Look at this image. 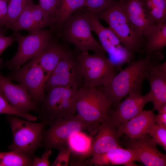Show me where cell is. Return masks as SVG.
<instances>
[{
  "label": "cell",
  "mask_w": 166,
  "mask_h": 166,
  "mask_svg": "<svg viewBox=\"0 0 166 166\" xmlns=\"http://www.w3.org/2000/svg\"><path fill=\"white\" fill-rule=\"evenodd\" d=\"M33 158L21 152H0V166H32Z\"/></svg>",
  "instance_id": "obj_27"
},
{
  "label": "cell",
  "mask_w": 166,
  "mask_h": 166,
  "mask_svg": "<svg viewBox=\"0 0 166 166\" xmlns=\"http://www.w3.org/2000/svg\"><path fill=\"white\" fill-rule=\"evenodd\" d=\"M61 0H39L38 5L55 20L60 7Z\"/></svg>",
  "instance_id": "obj_30"
},
{
  "label": "cell",
  "mask_w": 166,
  "mask_h": 166,
  "mask_svg": "<svg viewBox=\"0 0 166 166\" xmlns=\"http://www.w3.org/2000/svg\"><path fill=\"white\" fill-rule=\"evenodd\" d=\"M105 52L101 51L90 55L81 52L77 56L84 80V86L94 87L109 83L117 74L115 67Z\"/></svg>",
  "instance_id": "obj_8"
},
{
  "label": "cell",
  "mask_w": 166,
  "mask_h": 166,
  "mask_svg": "<svg viewBox=\"0 0 166 166\" xmlns=\"http://www.w3.org/2000/svg\"><path fill=\"white\" fill-rule=\"evenodd\" d=\"M54 30H41L22 35L18 31L14 33L18 48L15 55L4 64L10 69L20 67L28 61L35 57L45 49L50 40L54 36Z\"/></svg>",
  "instance_id": "obj_9"
},
{
  "label": "cell",
  "mask_w": 166,
  "mask_h": 166,
  "mask_svg": "<svg viewBox=\"0 0 166 166\" xmlns=\"http://www.w3.org/2000/svg\"><path fill=\"white\" fill-rule=\"evenodd\" d=\"M147 17L154 24L166 19V0H140Z\"/></svg>",
  "instance_id": "obj_26"
},
{
  "label": "cell",
  "mask_w": 166,
  "mask_h": 166,
  "mask_svg": "<svg viewBox=\"0 0 166 166\" xmlns=\"http://www.w3.org/2000/svg\"><path fill=\"white\" fill-rule=\"evenodd\" d=\"M78 90L73 87H59L45 92L44 100L37 111L38 118L49 125L57 118L75 116Z\"/></svg>",
  "instance_id": "obj_3"
},
{
  "label": "cell",
  "mask_w": 166,
  "mask_h": 166,
  "mask_svg": "<svg viewBox=\"0 0 166 166\" xmlns=\"http://www.w3.org/2000/svg\"><path fill=\"white\" fill-rule=\"evenodd\" d=\"M59 87H73L78 89L84 87L81 69L74 54L65 57L57 65L46 81L45 92Z\"/></svg>",
  "instance_id": "obj_12"
},
{
  "label": "cell",
  "mask_w": 166,
  "mask_h": 166,
  "mask_svg": "<svg viewBox=\"0 0 166 166\" xmlns=\"http://www.w3.org/2000/svg\"><path fill=\"white\" fill-rule=\"evenodd\" d=\"M9 0H0V26L5 27L7 20Z\"/></svg>",
  "instance_id": "obj_36"
},
{
  "label": "cell",
  "mask_w": 166,
  "mask_h": 166,
  "mask_svg": "<svg viewBox=\"0 0 166 166\" xmlns=\"http://www.w3.org/2000/svg\"><path fill=\"white\" fill-rule=\"evenodd\" d=\"M146 79L150 86L154 109L159 111L166 104V62L153 66L147 73Z\"/></svg>",
  "instance_id": "obj_20"
},
{
  "label": "cell",
  "mask_w": 166,
  "mask_h": 166,
  "mask_svg": "<svg viewBox=\"0 0 166 166\" xmlns=\"http://www.w3.org/2000/svg\"><path fill=\"white\" fill-rule=\"evenodd\" d=\"M156 115L152 110H143L136 117L119 125L118 129L128 140L139 139L149 134L156 124Z\"/></svg>",
  "instance_id": "obj_21"
},
{
  "label": "cell",
  "mask_w": 166,
  "mask_h": 166,
  "mask_svg": "<svg viewBox=\"0 0 166 166\" xmlns=\"http://www.w3.org/2000/svg\"><path fill=\"white\" fill-rule=\"evenodd\" d=\"M33 2V0H9L5 26L6 30L16 21L26 7Z\"/></svg>",
  "instance_id": "obj_28"
},
{
  "label": "cell",
  "mask_w": 166,
  "mask_h": 166,
  "mask_svg": "<svg viewBox=\"0 0 166 166\" xmlns=\"http://www.w3.org/2000/svg\"><path fill=\"white\" fill-rule=\"evenodd\" d=\"M51 150H45L40 158L34 156L33 158L32 166H49L50 162L49 159L52 154Z\"/></svg>",
  "instance_id": "obj_35"
},
{
  "label": "cell",
  "mask_w": 166,
  "mask_h": 166,
  "mask_svg": "<svg viewBox=\"0 0 166 166\" xmlns=\"http://www.w3.org/2000/svg\"><path fill=\"white\" fill-rule=\"evenodd\" d=\"M158 112V114L156 116L155 124L166 126V104L164 105Z\"/></svg>",
  "instance_id": "obj_37"
},
{
  "label": "cell",
  "mask_w": 166,
  "mask_h": 166,
  "mask_svg": "<svg viewBox=\"0 0 166 166\" xmlns=\"http://www.w3.org/2000/svg\"><path fill=\"white\" fill-rule=\"evenodd\" d=\"M55 21V19L38 4H35L33 2L26 7L8 29H11L14 32L25 30L31 33L48 26L53 28Z\"/></svg>",
  "instance_id": "obj_15"
},
{
  "label": "cell",
  "mask_w": 166,
  "mask_h": 166,
  "mask_svg": "<svg viewBox=\"0 0 166 166\" xmlns=\"http://www.w3.org/2000/svg\"><path fill=\"white\" fill-rule=\"evenodd\" d=\"M13 135V141L8 148L10 151L24 153L33 158L35 152L42 147V134L46 124L22 120L7 115Z\"/></svg>",
  "instance_id": "obj_6"
},
{
  "label": "cell",
  "mask_w": 166,
  "mask_h": 166,
  "mask_svg": "<svg viewBox=\"0 0 166 166\" xmlns=\"http://www.w3.org/2000/svg\"><path fill=\"white\" fill-rule=\"evenodd\" d=\"M128 148L137 152L139 162L147 166H165L166 154L157 149V144L149 134L134 140L127 142Z\"/></svg>",
  "instance_id": "obj_18"
},
{
  "label": "cell",
  "mask_w": 166,
  "mask_h": 166,
  "mask_svg": "<svg viewBox=\"0 0 166 166\" xmlns=\"http://www.w3.org/2000/svg\"><path fill=\"white\" fill-rule=\"evenodd\" d=\"M12 70L6 77L23 85L39 107L45 98L48 79L42 68L34 58L22 67Z\"/></svg>",
  "instance_id": "obj_11"
},
{
  "label": "cell",
  "mask_w": 166,
  "mask_h": 166,
  "mask_svg": "<svg viewBox=\"0 0 166 166\" xmlns=\"http://www.w3.org/2000/svg\"><path fill=\"white\" fill-rule=\"evenodd\" d=\"M86 0H61L53 28L56 34L60 32L69 18L77 11L86 7Z\"/></svg>",
  "instance_id": "obj_25"
},
{
  "label": "cell",
  "mask_w": 166,
  "mask_h": 166,
  "mask_svg": "<svg viewBox=\"0 0 166 166\" xmlns=\"http://www.w3.org/2000/svg\"><path fill=\"white\" fill-rule=\"evenodd\" d=\"M109 0H86V7L95 14L103 10L107 6Z\"/></svg>",
  "instance_id": "obj_34"
},
{
  "label": "cell",
  "mask_w": 166,
  "mask_h": 166,
  "mask_svg": "<svg viewBox=\"0 0 166 166\" xmlns=\"http://www.w3.org/2000/svg\"><path fill=\"white\" fill-rule=\"evenodd\" d=\"M152 100L149 92L142 95L141 92L131 91L125 99L117 105L115 110L109 109V117L118 127L139 114L143 111L145 105Z\"/></svg>",
  "instance_id": "obj_14"
},
{
  "label": "cell",
  "mask_w": 166,
  "mask_h": 166,
  "mask_svg": "<svg viewBox=\"0 0 166 166\" xmlns=\"http://www.w3.org/2000/svg\"><path fill=\"white\" fill-rule=\"evenodd\" d=\"M145 43L142 49L145 55L162 52L166 46V22L150 26L144 36Z\"/></svg>",
  "instance_id": "obj_24"
},
{
  "label": "cell",
  "mask_w": 166,
  "mask_h": 166,
  "mask_svg": "<svg viewBox=\"0 0 166 166\" xmlns=\"http://www.w3.org/2000/svg\"><path fill=\"white\" fill-rule=\"evenodd\" d=\"M74 54L65 42H61L56 35L50 40L44 51L34 58L49 77L58 63L65 57Z\"/></svg>",
  "instance_id": "obj_17"
},
{
  "label": "cell",
  "mask_w": 166,
  "mask_h": 166,
  "mask_svg": "<svg viewBox=\"0 0 166 166\" xmlns=\"http://www.w3.org/2000/svg\"><path fill=\"white\" fill-rule=\"evenodd\" d=\"M163 57L162 52H157L132 61L109 83L101 86L100 88L111 106L116 107L131 91L141 92L143 82L149 70Z\"/></svg>",
  "instance_id": "obj_1"
},
{
  "label": "cell",
  "mask_w": 166,
  "mask_h": 166,
  "mask_svg": "<svg viewBox=\"0 0 166 166\" xmlns=\"http://www.w3.org/2000/svg\"><path fill=\"white\" fill-rule=\"evenodd\" d=\"M87 17L92 31L98 37L101 45L110 57L109 59L117 71H120L124 64L129 63L133 60L134 54L128 51L119 39L110 28L103 26L96 14L87 7L83 8Z\"/></svg>",
  "instance_id": "obj_10"
},
{
  "label": "cell",
  "mask_w": 166,
  "mask_h": 166,
  "mask_svg": "<svg viewBox=\"0 0 166 166\" xmlns=\"http://www.w3.org/2000/svg\"><path fill=\"white\" fill-rule=\"evenodd\" d=\"M122 135L109 116L97 128L95 138L88 153L89 158L95 154L121 147L119 139Z\"/></svg>",
  "instance_id": "obj_16"
},
{
  "label": "cell",
  "mask_w": 166,
  "mask_h": 166,
  "mask_svg": "<svg viewBox=\"0 0 166 166\" xmlns=\"http://www.w3.org/2000/svg\"><path fill=\"white\" fill-rule=\"evenodd\" d=\"M6 30L4 27L0 26V57L4 50L15 41L14 34L10 36H5Z\"/></svg>",
  "instance_id": "obj_33"
},
{
  "label": "cell",
  "mask_w": 166,
  "mask_h": 166,
  "mask_svg": "<svg viewBox=\"0 0 166 166\" xmlns=\"http://www.w3.org/2000/svg\"><path fill=\"white\" fill-rule=\"evenodd\" d=\"M135 161H139L138 154L135 149L117 148L105 152L93 155L86 160L84 166L125 165L135 166Z\"/></svg>",
  "instance_id": "obj_19"
},
{
  "label": "cell",
  "mask_w": 166,
  "mask_h": 166,
  "mask_svg": "<svg viewBox=\"0 0 166 166\" xmlns=\"http://www.w3.org/2000/svg\"><path fill=\"white\" fill-rule=\"evenodd\" d=\"M111 105L100 88L83 87L78 89L76 105L78 115L95 127L109 116Z\"/></svg>",
  "instance_id": "obj_7"
},
{
  "label": "cell",
  "mask_w": 166,
  "mask_h": 166,
  "mask_svg": "<svg viewBox=\"0 0 166 166\" xmlns=\"http://www.w3.org/2000/svg\"><path fill=\"white\" fill-rule=\"evenodd\" d=\"M71 151L68 147L59 151V152L52 165V166L68 165Z\"/></svg>",
  "instance_id": "obj_32"
},
{
  "label": "cell",
  "mask_w": 166,
  "mask_h": 166,
  "mask_svg": "<svg viewBox=\"0 0 166 166\" xmlns=\"http://www.w3.org/2000/svg\"><path fill=\"white\" fill-rule=\"evenodd\" d=\"M0 59V95L14 108L24 114L31 111H37L39 106L32 100L26 89L22 85L14 84L7 77L4 76L1 70L4 66Z\"/></svg>",
  "instance_id": "obj_13"
},
{
  "label": "cell",
  "mask_w": 166,
  "mask_h": 166,
  "mask_svg": "<svg viewBox=\"0 0 166 166\" xmlns=\"http://www.w3.org/2000/svg\"><path fill=\"white\" fill-rule=\"evenodd\" d=\"M149 134L157 144L166 150V126L155 124L151 130Z\"/></svg>",
  "instance_id": "obj_29"
},
{
  "label": "cell",
  "mask_w": 166,
  "mask_h": 166,
  "mask_svg": "<svg viewBox=\"0 0 166 166\" xmlns=\"http://www.w3.org/2000/svg\"><path fill=\"white\" fill-rule=\"evenodd\" d=\"M95 14L99 19L107 23L128 51L134 54L142 51L144 40L136 33L127 17L122 0H109L106 6Z\"/></svg>",
  "instance_id": "obj_2"
},
{
  "label": "cell",
  "mask_w": 166,
  "mask_h": 166,
  "mask_svg": "<svg viewBox=\"0 0 166 166\" xmlns=\"http://www.w3.org/2000/svg\"><path fill=\"white\" fill-rule=\"evenodd\" d=\"M127 17L138 36H144L153 24L145 14L140 0H122Z\"/></svg>",
  "instance_id": "obj_23"
},
{
  "label": "cell",
  "mask_w": 166,
  "mask_h": 166,
  "mask_svg": "<svg viewBox=\"0 0 166 166\" xmlns=\"http://www.w3.org/2000/svg\"><path fill=\"white\" fill-rule=\"evenodd\" d=\"M49 128L43 129L42 147L45 150L56 149L59 151L68 147L69 139L76 132L86 130L93 136L97 128L83 120L78 115L69 118H57L49 124Z\"/></svg>",
  "instance_id": "obj_4"
},
{
  "label": "cell",
  "mask_w": 166,
  "mask_h": 166,
  "mask_svg": "<svg viewBox=\"0 0 166 166\" xmlns=\"http://www.w3.org/2000/svg\"><path fill=\"white\" fill-rule=\"evenodd\" d=\"M93 137L80 131L69 139L68 146L71 150L69 162L70 166H84L85 161L94 140Z\"/></svg>",
  "instance_id": "obj_22"
},
{
  "label": "cell",
  "mask_w": 166,
  "mask_h": 166,
  "mask_svg": "<svg viewBox=\"0 0 166 166\" xmlns=\"http://www.w3.org/2000/svg\"><path fill=\"white\" fill-rule=\"evenodd\" d=\"M56 35L64 42L73 44L81 52L91 50L95 53L106 52L93 37L89 20L83 8L69 17L61 31Z\"/></svg>",
  "instance_id": "obj_5"
},
{
  "label": "cell",
  "mask_w": 166,
  "mask_h": 166,
  "mask_svg": "<svg viewBox=\"0 0 166 166\" xmlns=\"http://www.w3.org/2000/svg\"><path fill=\"white\" fill-rule=\"evenodd\" d=\"M1 114L14 115L27 120H30L31 118V115L30 114H24L19 112L11 106L5 99L0 95V114Z\"/></svg>",
  "instance_id": "obj_31"
}]
</instances>
